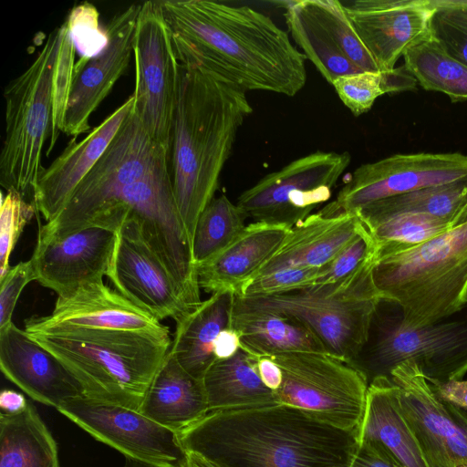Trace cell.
Instances as JSON below:
<instances>
[{"instance_id": "1", "label": "cell", "mask_w": 467, "mask_h": 467, "mask_svg": "<svg viewBox=\"0 0 467 467\" xmlns=\"http://www.w3.org/2000/svg\"><path fill=\"white\" fill-rule=\"evenodd\" d=\"M177 59L244 91L293 97L306 81V57L287 32L246 5L161 0Z\"/></svg>"}, {"instance_id": "2", "label": "cell", "mask_w": 467, "mask_h": 467, "mask_svg": "<svg viewBox=\"0 0 467 467\" xmlns=\"http://www.w3.org/2000/svg\"><path fill=\"white\" fill-rule=\"evenodd\" d=\"M177 434L215 467H350L359 444L358 431L276 402L211 410Z\"/></svg>"}, {"instance_id": "3", "label": "cell", "mask_w": 467, "mask_h": 467, "mask_svg": "<svg viewBox=\"0 0 467 467\" xmlns=\"http://www.w3.org/2000/svg\"><path fill=\"white\" fill-rule=\"evenodd\" d=\"M252 111L245 91L180 64L169 171L192 246L198 219L214 198L238 130Z\"/></svg>"}, {"instance_id": "4", "label": "cell", "mask_w": 467, "mask_h": 467, "mask_svg": "<svg viewBox=\"0 0 467 467\" xmlns=\"http://www.w3.org/2000/svg\"><path fill=\"white\" fill-rule=\"evenodd\" d=\"M27 334L72 373L85 397L138 411L172 342L166 326L140 331L58 327Z\"/></svg>"}, {"instance_id": "5", "label": "cell", "mask_w": 467, "mask_h": 467, "mask_svg": "<svg viewBox=\"0 0 467 467\" xmlns=\"http://www.w3.org/2000/svg\"><path fill=\"white\" fill-rule=\"evenodd\" d=\"M372 276L404 326L441 322L467 305V222L414 246H380Z\"/></svg>"}, {"instance_id": "6", "label": "cell", "mask_w": 467, "mask_h": 467, "mask_svg": "<svg viewBox=\"0 0 467 467\" xmlns=\"http://www.w3.org/2000/svg\"><path fill=\"white\" fill-rule=\"evenodd\" d=\"M378 254L333 284L275 296H235L247 307L302 323L317 335L329 355L353 364L368 341L374 316L382 301L372 276Z\"/></svg>"}, {"instance_id": "7", "label": "cell", "mask_w": 467, "mask_h": 467, "mask_svg": "<svg viewBox=\"0 0 467 467\" xmlns=\"http://www.w3.org/2000/svg\"><path fill=\"white\" fill-rule=\"evenodd\" d=\"M66 23L53 29L32 64L5 88V129L0 184L24 197L32 193L42 150L51 136L53 78Z\"/></svg>"}, {"instance_id": "8", "label": "cell", "mask_w": 467, "mask_h": 467, "mask_svg": "<svg viewBox=\"0 0 467 467\" xmlns=\"http://www.w3.org/2000/svg\"><path fill=\"white\" fill-rule=\"evenodd\" d=\"M167 169L168 147L150 137L132 109L64 209L40 226L37 240L59 238L85 228L123 187Z\"/></svg>"}, {"instance_id": "9", "label": "cell", "mask_w": 467, "mask_h": 467, "mask_svg": "<svg viewBox=\"0 0 467 467\" xmlns=\"http://www.w3.org/2000/svg\"><path fill=\"white\" fill-rule=\"evenodd\" d=\"M281 368L277 403L300 409L333 426L359 431L368 381L355 365L327 353L293 352L269 357Z\"/></svg>"}, {"instance_id": "10", "label": "cell", "mask_w": 467, "mask_h": 467, "mask_svg": "<svg viewBox=\"0 0 467 467\" xmlns=\"http://www.w3.org/2000/svg\"><path fill=\"white\" fill-rule=\"evenodd\" d=\"M349 163L347 151L307 154L264 176L241 193L237 205L254 222L293 228L330 199Z\"/></svg>"}, {"instance_id": "11", "label": "cell", "mask_w": 467, "mask_h": 467, "mask_svg": "<svg viewBox=\"0 0 467 467\" xmlns=\"http://www.w3.org/2000/svg\"><path fill=\"white\" fill-rule=\"evenodd\" d=\"M114 204L125 206L140 221L146 241L166 267L184 306L194 310L202 303L201 288L169 169L126 185L102 211Z\"/></svg>"}, {"instance_id": "12", "label": "cell", "mask_w": 467, "mask_h": 467, "mask_svg": "<svg viewBox=\"0 0 467 467\" xmlns=\"http://www.w3.org/2000/svg\"><path fill=\"white\" fill-rule=\"evenodd\" d=\"M404 361L415 362L431 384L462 379L467 372V320L410 327L400 317L385 318L366 358L355 366L369 385L378 377L389 378Z\"/></svg>"}, {"instance_id": "13", "label": "cell", "mask_w": 467, "mask_h": 467, "mask_svg": "<svg viewBox=\"0 0 467 467\" xmlns=\"http://www.w3.org/2000/svg\"><path fill=\"white\" fill-rule=\"evenodd\" d=\"M133 54V112L150 137L169 149L180 63L159 1L140 5Z\"/></svg>"}, {"instance_id": "14", "label": "cell", "mask_w": 467, "mask_h": 467, "mask_svg": "<svg viewBox=\"0 0 467 467\" xmlns=\"http://www.w3.org/2000/svg\"><path fill=\"white\" fill-rule=\"evenodd\" d=\"M86 432L120 453L152 467H182L186 452L176 431L138 410L85 396L57 409Z\"/></svg>"}, {"instance_id": "15", "label": "cell", "mask_w": 467, "mask_h": 467, "mask_svg": "<svg viewBox=\"0 0 467 467\" xmlns=\"http://www.w3.org/2000/svg\"><path fill=\"white\" fill-rule=\"evenodd\" d=\"M389 379L400 410L431 467L467 464V412L441 400L418 365L404 361Z\"/></svg>"}, {"instance_id": "16", "label": "cell", "mask_w": 467, "mask_h": 467, "mask_svg": "<svg viewBox=\"0 0 467 467\" xmlns=\"http://www.w3.org/2000/svg\"><path fill=\"white\" fill-rule=\"evenodd\" d=\"M126 210L115 230L106 275L120 295L157 320L171 317L176 321L190 311L166 267L146 241L140 221Z\"/></svg>"}, {"instance_id": "17", "label": "cell", "mask_w": 467, "mask_h": 467, "mask_svg": "<svg viewBox=\"0 0 467 467\" xmlns=\"http://www.w3.org/2000/svg\"><path fill=\"white\" fill-rule=\"evenodd\" d=\"M467 179V156L461 153L395 154L358 167L338 192L345 212L418 189Z\"/></svg>"}, {"instance_id": "18", "label": "cell", "mask_w": 467, "mask_h": 467, "mask_svg": "<svg viewBox=\"0 0 467 467\" xmlns=\"http://www.w3.org/2000/svg\"><path fill=\"white\" fill-rule=\"evenodd\" d=\"M141 4L116 14L106 26L107 47L96 57L75 64L63 132L76 139L88 132L89 118L127 69L134 47L137 18Z\"/></svg>"}, {"instance_id": "19", "label": "cell", "mask_w": 467, "mask_h": 467, "mask_svg": "<svg viewBox=\"0 0 467 467\" xmlns=\"http://www.w3.org/2000/svg\"><path fill=\"white\" fill-rule=\"evenodd\" d=\"M359 38L382 72L430 35L436 0H357L345 5Z\"/></svg>"}, {"instance_id": "20", "label": "cell", "mask_w": 467, "mask_h": 467, "mask_svg": "<svg viewBox=\"0 0 467 467\" xmlns=\"http://www.w3.org/2000/svg\"><path fill=\"white\" fill-rule=\"evenodd\" d=\"M116 240L114 231L89 226L67 235L37 240L30 258L36 281L65 296L82 285L102 281Z\"/></svg>"}, {"instance_id": "21", "label": "cell", "mask_w": 467, "mask_h": 467, "mask_svg": "<svg viewBox=\"0 0 467 467\" xmlns=\"http://www.w3.org/2000/svg\"><path fill=\"white\" fill-rule=\"evenodd\" d=\"M0 368L31 399L55 409L84 396L80 383L58 358L13 321L0 327Z\"/></svg>"}, {"instance_id": "22", "label": "cell", "mask_w": 467, "mask_h": 467, "mask_svg": "<svg viewBox=\"0 0 467 467\" xmlns=\"http://www.w3.org/2000/svg\"><path fill=\"white\" fill-rule=\"evenodd\" d=\"M130 95L79 141L72 139L47 168H42L33 187L36 209L47 222L67 205L74 191L102 156L134 105Z\"/></svg>"}, {"instance_id": "23", "label": "cell", "mask_w": 467, "mask_h": 467, "mask_svg": "<svg viewBox=\"0 0 467 467\" xmlns=\"http://www.w3.org/2000/svg\"><path fill=\"white\" fill-rule=\"evenodd\" d=\"M58 327L140 331L160 329L163 325L102 280L57 296L52 313L28 318L25 330L35 333Z\"/></svg>"}, {"instance_id": "24", "label": "cell", "mask_w": 467, "mask_h": 467, "mask_svg": "<svg viewBox=\"0 0 467 467\" xmlns=\"http://www.w3.org/2000/svg\"><path fill=\"white\" fill-rule=\"evenodd\" d=\"M291 227L254 222L213 258L196 265L198 283L206 293L240 296L281 247Z\"/></svg>"}, {"instance_id": "25", "label": "cell", "mask_w": 467, "mask_h": 467, "mask_svg": "<svg viewBox=\"0 0 467 467\" xmlns=\"http://www.w3.org/2000/svg\"><path fill=\"white\" fill-rule=\"evenodd\" d=\"M363 226L357 213L342 211L334 201L330 202L291 229L258 275L282 268H321L331 262Z\"/></svg>"}, {"instance_id": "26", "label": "cell", "mask_w": 467, "mask_h": 467, "mask_svg": "<svg viewBox=\"0 0 467 467\" xmlns=\"http://www.w3.org/2000/svg\"><path fill=\"white\" fill-rule=\"evenodd\" d=\"M358 434L359 441L378 445L402 467H431L400 410L398 388L388 377L369 383Z\"/></svg>"}, {"instance_id": "27", "label": "cell", "mask_w": 467, "mask_h": 467, "mask_svg": "<svg viewBox=\"0 0 467 467\" xmlns=\"http://www.w3.org/2000/svg\"><path fill=\"white\" fill-rule=\"evenodd\" d=\"M285 17L293 40L327 82L364 72L346 55L338 27L320 0L288 2Z\"/></svg>"}, {"instance_id": "28", "label": "cell", "mask_w": 467, "mask_h": 467, "mask_svg": "<svg viewBox=\"0 0 467 467\" xmlns=\"http://www.w3.org/2000/svg\"><path fill=\"white\" fill-rule=\"evenodd\" d=\"M208 411L202 380L189 374L169 351L147 389L139 412L178 432Z\"/></svg>"}, {"instance_id": "29", "label": "cell", "mask_w": 467, "mask_h": 467, "mask_svg": "<svg viewBox=\"0 0 467 467\" xmlns=\"http://www.w3.org/2000/svg\"><path fill=\"white\" fill-rule=\"evenodd\" d=\"M230 327L239 335L243 350L255 358L293 352L328 354L317 335L291 317L250 308L234 296Z\"/></svg>"}, {"instance_id": "30", "label": "cell", "mask_w": 467, "mask_h": 467, "mask_svg": "<svg viewBox=\"0 0 467 467\" xmlns=\"http://www.w3.org/2000/svg\"><path fill=\"white\" fill-rule=\"evenodd\" d=\"M234 295L215 293L176 320L170 352L192 377L202 380L216 360L215 341L230 327Z\"/></svg>"}, {"instance_id": "31", "label": "cell", "mask_w": 467, "mask_h": 467, "mask_svg": "<svg viewBox=\"0 0 467 467\" xmlns=\"http://www.w3.org/2000/svg\"><path fill=\"white\" fill-rule=\"evenodd\" d=\"M257 360L240 348L212 364L202 379L209 411L276 402L275 391L260 379Z\"/></svg>"}, {"instance_id": "32", "label": "cell", "mask_w": 467, "mask_h": 467, "mask_svg": "<svg viewBox=\"0 0 467 467\" xmlns=\"http://www.w3.org/2000/svg\"><path fill=\"white\" fill-rule=\"evenodd\" d=\"M0 467H60L57 443L33 403L0 413Z\"/></svg>"}, {"instance_id": "33", "label": "cell", "mask_w": 467, "mask_h": 467, "mask_svg": "<svg viewBox=\"0 0 467 467\" xmlns=\"http://www.w3.org/2000/svg\"><path fill=\"white\" fill-rule=\"evenodd\" d=\"M466 202L467 179H464L382 199L356 213L363 223L400 213H426L451 223Z\"/></svg>"}, {"instance_id": "34", "label": "cell", "mask_w": 467, "mask_h": 467, "mask_svg": "<svg viewBox=\"0 0 467 467\" xmlns=\"http://www.w3.org/2000/svg\"><path fill=\"white\" fill-rule=\"evenodd\" d=\"M403 57L404 66L425 90L444 93L452 102L467 99V66L451 57L430 35Z\"/></svg>"}, {"instance_id": "35", "label": "cell", "mask_w": 467, "mask_h": 467, "mask_svg": "<svg viewBox=\"0 0 467 467\" xmlns=\"http://www.w3.org/2000/svg\"><path fill=\"white\" fill-rule=\"evenodd\" d=\"M244 211L225 195L214 197L201 213L192 242L195 265L220 254L245 228Z\"/></svg>"}, {"instance_id": "36", "label": "cell", "mask_w": 467, "mask_h": 467, "mask_svg": "<svg viewBox=\"0 0 467 467\" xmlns=\"http://www.w3.org/2000/svg\"><path fill=\"white\" fill-rule=\"evenodd\" d=\"M418 82L403 65L390 71L342 76L332 82L344 105L355 115L368 111L375 100L390 92L413 90Z\"/></svg>"}, {"instance_id": "37", "label": "cell", "mask_w": 467, "mask_h": 467, "mask_svg": "<svg viewBox=\"0 0 467 467\" xmlns=\"http://www.w3.org/2000/svg\"><path fill=\"white\" fill-rule=\"evenodd\" d=\"M363 223L380 246L391 248L414 246L451 228L448 221L426 213H400Z\"/></svg>"}, {"instance_id": "38", "label": "cell", "mask_w": 467, "mask_h": 467, "mask_svg": "<svg viewBox=\"0 0 467 467\" xmlns=\"http://www.w3.org/2000/svg\"><path fill=\"white\" fill-rule=\"evenodd\" d=\"M429 32L451 57L467 66V0H436Z\"/></svg>"}, {"instance_id": "39", "label": "cell", "mask_w": 467, "mask_h": 467, "mask_svg": "<svg viewBox=\"0 0 467 467\" xmlns=\"http://www.w3.org/2000/svg\"><path fill=\"white\" fill-rule=\"evenodd\" d=\"M76 52L66 25L53 78L51 136L47 156L53 150L59 133L63 132L64 117L73 82Z\"/></svg>"}, {"instance_id": "40", "label": "cell", "mask_w": 467, "mask_h": 467, "mask_svg": "<svg viewBox=\"0 0 467 467\" xmlns=\"http://www.w3.org/2000/svg\"><path fill=\"white\" fill-rule=\"evenodd\" d=\"M36 206L15 190L2 198L0 208V279L10 270V254L25 226L36 212Z\"/></svg>"}, {"instance_id": "41", "label": "cell", "mask_w": 467, "mask_h": 467, "mask_svg": "<svg viewBox=\"0 0 467 467\" xmlns=\"http://www.w3.org/2000/svg\"><path fill=\"white\" fill-rule=\"evenodd\" d=\"M99 18L97 7L89 2L75 5L67 16L65 23L79 58L96 57L107 47L109 37Z\"/></svg>"}, {"instance_id": "42", "label": "cell", "mask_w": 467, "mask_h": 467, "mask_svg": "<svg viewBox=\"0 0 467 467\" xmlns=\"http://www.w3.org/2000/svg\"><path fill=\"white\" fill-rule=\"evenodd\" d=\"M379 249V244L364 224L355 238L323 267L314 285H329L346 278L375 257Z\"/></svg>"}, {"instance_id": "43", "label": "cell", "mask_w": 467, "mask_h": 467, "mask_svg": "<svg viewBox=\"0 0 467 467\" xmlns=\"http://www.w3.org/2000/svg\"><path fill=\"white\" fill-rule=\"evenodd\" d=\"M323 267L282 268L257 275L244 287L240 297L282 295L312 286L321 275Z\"/></svg>"}, {"instance_id": "44", "label": "cell", "mask_w": 467, "mask_h": 467, "mask_svg": "<svg viewBox=\"0 0 467 467\" xmlns=\"http://www.w3.org/2000/svg\"><path fill=\"white\" fill-rule=\"evenodd\" d=\"M32 281H36V275L31 259L18 263L0 279V327L12 322L17 299Z\"/></svg>"}, {"instance_id": "45", "label": "cell", "mask_w": 467, "mask_h": 467, "mask_svg": "<svg viewBox=\"0 0 467 467\" xmlns=\"http://www.w3.org/2000/svg\"><path fill=\"white\" fill-rule=\"evenodd\" d=\"M350 467H402L383 449L368 441H359Z\"/></svg>"}, {"instance_id": "46", "label": "cell", "mask_w": 467, "mask_h": 467, "mask_svg": "<svg viewBox=\"0 0 467 467\" xmlns=\"http://www.w3.org/2000/svg\"><path fill=\"white\" fill-rule=\"evenodd\" d=\"M431 386L441 400L467 412V379H450Z\"/></svg>"}, {"instance_id": "47", "label": "cell", "mask_w": 467, "mask_h": 467, "mask_svg": "<svg viewBox=\"0 0 467 467\" xmlns=\"http://www.w3.org/2000/svg\"><path fill=\"white\" fill-rule=\"evenodd\" d=\"M240 348L239 335L229 327L218 336L215 341L214 354L216 359H224L233 357Z\"/></svg>"}, {"instance_id": "48", "label": "cell", "mask_w": 467, "mask_h": 467, "mask_svg": "<svg viewBox=\"0 0 467 467\" xmlns=\"http://www.w3.org/2000/svg\"><path fill=\"white\" fill-rule=\"evenodd\" d=\"M257 370L263 383L271 390L276 391L283 380L279 366L269 357L259 358Z\"/></svg>"}, {"instance_id": "49", "label": "cell", "mask_w": 467, "mask_h": 467, "mask_svg": "<svg viewBox=\"0 0 467 467\" xmlns=\"http://www.w3.org/2000/svg\"><path fill=\"white\" fill-rule=\"evenodd\" d=\"M28 401L22 393L12 389H3L0 393V409L3 412L16 414L27 407Z\"/></svg>"}, {"instance_id": "50", "label": "cell", "mask_w": 467, "mask_h": 467, "mask_svg": "<svg viewBox=\"0 0 467 467\" xmlns=\"http://www.w3.org/2000/svg\"><path fill=\"white\" fill-rule=\"evenodd\" d=\"M182 467H215L204 459L191 452H186Z\"/></svg>"}, {"instance_id": "51", "label": "cell", "mask_w": 467, "mask_h": 467, "mask_svg": "<svg viewBox=\"0 0 467 467\" xmlns=\"http://www.w3.org/2000/svg\"><path fill=\"white\" fill-rule=\"evenodd\" d=\"M467 222V202L464 206L461 209L455 218L452 220L451 226H455Z\"/></svg>"}, {"instance_id": "52", "label": "cell", "mask_w": 467, "mask_h": 467, "mask_svg": "<svg viewBox=\"0 0 467 467\" xmlns=\"http://www.w3.org/2000/svg\"><path fill=\"white\" fill-rule=\"evenodd\" d=\"M123 467H152L142 462H137L135 460L126 458L125 463Z\"/></svg>"}, {"instance_id": "53", "label": "cell", "mask_w": 467, "mask_h": 467, "mask_svg": "<svg viewBox=\"0 0 467 467\" xmlns=\"http://www.w3.org/2000/svg\"><path fill=\"white\" fill-rule=\"evenodd\" d=\"M459 467H467V464L466 465H462V466H459Z\"/></svg>"}]
</instances>
